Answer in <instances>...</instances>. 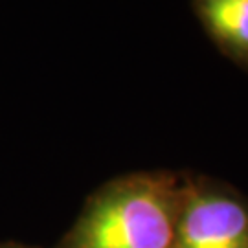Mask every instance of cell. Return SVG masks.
Here are the masks:
<instances>
[{
    "label": "cell",
    "instance_id": "cell-1",
    "mask_svg": "<svg viewBox=\"0 0 248 248\" xmlns=\"http://www.w3.org/2000/svg\"><path fill=\"white\" fill-rule=\"evenodd\" d=\"M182 182L168 173L114 178L90 197L55 248H173Z\"/></svg>",
    "mask_w": 248,
    "mask_h": 248
},
{
    "label": "cell",
    "instance_id": "cell-2",
    "mask_svg": "<svg viewBox=\"0 0 248 248\" xmlns=\"http://www.w3.org/2000/svg\"><path fill=\"white\" fill-rule=\"evenodd\" d=\"M173 248H248V206L212 182H182Z\"/></svg>",
    "mask_w": 248,
    "mask_h": 248
},
{
    "label": "cell",
    "instance_id": "cell-3",
    "mask_svg": "<svg viewBox=\"0 0 248 248\" xmlns=\"http://www.w3.org/2000/svg\"><path fill=\"white\" fill-rule=\"evenodd\" d=\"M208 33L248 66V0H193Z\"/></svg>",
    "mask_w": 248,
    "mask_h": 248
},
{
    "label": "cell",
    "instance_id": "cell-4",
    "mask_svg": "<svg viewBox=\"0 0 248 248\" xmlns=\"http://www.w3.org/2000/svg\"><path fill=\"white\" fill-rule=\"evenodd\" d=\"M0 248H37L24 243H15V241H0Z\"/></svg>",
    "mask_w": 248,
    "mask_h": 248
}]
</instances>
